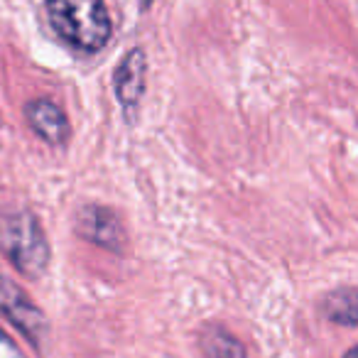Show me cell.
I'll return each mask as SVG.
<instances>
[{
    "mask_svg": "<svg viewBox=\"0 0 358 358\" xmlns=\"http://www.w3.org/2000/svg\"><path fill=\"white\" fill-rule=\"evenodd\" d=\"M0 358H25L20 353V348L13 343V338L0 329Z\"/></svg>",
    "mask_w": 358,
    "mask_h": 358,
    "instance_id": "cell-9",
    "label": "cell"
},
{
    "mask_svg": "<svg viewBox=\"0 0 358 358\" xmlns=\"http://www.w3.org/2000/svg\"><path fill=\"white\" fill-rule=\"evenodd\" d=\"M0 253L25 278H42L52 250L40 219L30 209H8L0 214Z\"/></svg>",
    "mask_w": 358,
    "mask_h": 358,
    "instance_id": "cell-1",
    "label": "cell"
},
{
    "mask_svg": "<svg viewBox=\"0 0 358 358\" xmlns=\"http://www.w3.org/2000/svg\"><path fill=\"white\" fill-rule=\"evenodd\" d=\"M145 6H148V0H145Z\"/></svg>",
    "mask_w": 358,
    "mask_h": 358,
    "instance_id": "cell-11",
    "label": "cell"
},
{
    "mask_svg": "<svg viewBox=\"0 0 358 358\" xmlns=\"http://www.w3.org/2000/svg\"><path fill=\"white\" fill-rule=\"evenodd\" d=\"M343 358H358V346H353L351 351H348V353H346V356H343Z\"/></svg>",
    "mask_w": 358,
    "mask_h": 358,
    "instance_id": "cell-10",
    "label": "cell"
},
{
    "mask_svg": "<svg viewBox=\"0 0 358 358\" xmlns=\"http://www.w3.org/2000/svg\"><path fill=\"white\" fill-rule=\"evenodd\" d=\"M76 234L89 243H96L113 253H123L125 248V229L120 219L110 209L99 204H89L76 216Z\"/></svg>",
    "mask_w": 358,
    "mask_h": 358,
    "instance_id": "cell-4",
    "label": "cell"
},
{
    "mask_svg": "<svg viewBox=\"0 0 358 358\" xmlns=\"http://www.w3.org/2000/svg\"><path fill=\"white\" fill-rule=\"evenodd\" d=\"M25 118L30 128L50 145H64L69 140V118L50 99H35L25 106Z\"/></svg>",
    "mask_w": 358,
    "mask_h": 358,
    "instance_id": "cell-5",
    "label": "cell"
},
{
    "mask_svg": "<svg viewBox=\"0 0 358 358\" xmlns=\"http://www.w3.org/2000/svg\"><path fill=\"white\" fill-rule=\"evenodd\" d=\"M55 32L79 52H99L110 40V17L103 0H47Z\"/></svg>",
    "mask_w": 358,
    "mask_h": 358,
    "instance_id": "cell-2",
    "label": "cell"
},
{
    "mask_svg": "<svg viewBox=\"0 0 358 358\" xmlns=\"http://www.w3.org/2000/svg\"><path fill=\"white\" fill-rule=\"evenodd\" d=\"M0 312L6 314V319L37 348L42 351L50 338V322H47L45 312L27 297V292L15 285L13 280L0 275Z\"/></svg>",
    "mask_w": 358,
    "mask_h": 358,
    "instance_id": "cell-3",
    "label": "cell"
},
{
    "mask_svg": "<svg viewBox=\"0 0 358 358\" xmlns=\"http://www.w3.org/2000/svg\"><path fill=\"white\" fill-rule=\"evenodd\" d=\"M145 74H148V59L140 47L130 50L128 55L120 59L118 69L113 74L115 81V96L125 108H133L140 103L145 94Z\"/></svg>",
    "mask_w": 358,
    "mask_h": 358,
    "instance_id": "cell-6",
    "label": "cell"
},
{
    "mask_svg": "<svg viewBox=\"0 0 358 358\" xmlns=\"http://www.w3.org/2000/svg\"><path fill=\"white\" fill-rule=\"evenodd\" d=\"M199 348L206 358H245V346L224 327H206L199 336Z\"/></svg>",
    "mask_w": 358,
    "mask_h": 358,
    "instance_id": "cell-8",
    "label": "cell"
},
{
    "mask_svg": "<svg viewBox=\"0 0 358 358\" xmlns=\"http://www.w3.org/2000/svg\"><path fill=\"white\" fill-rule=\"evenodd\" d=\"M322 314L334 324L341 327H358V289L338 287L329 292L319 304Z\"/></svg>",
    "mask_w": 358,
    "mask_h": 358,
    "instance_id": "cell-7",
    "label": "cell"
}]
</instances>
